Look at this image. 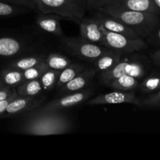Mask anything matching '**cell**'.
<instances>
[{
  "label": "cell",
  "instance_id": "cell-1",
  "mask_svg": "<svg viewBox=\"0 0 160 160\" xmlns=\"http://www.w3.org/2000/svg\"><path fill=\"white\" fill-rule=\"evenodd\" d=\"M14 130L20 134L36 136L63 134L73 130V122L62 112H34L20 116L14 124Z\"/></svg>",
  "mask_w": 160,
  "mask_h": 160
},
{
  "label": "cell",
  "instance_id": "cell-2",
  "mask_svg": "<svg viewBox=\"0 0 160 160\" xmlns=\"http://www.w3.org/2000/svg\"><path fill=\"white\" fill-rule=\"evenodd\" d=\"M98 10L120 20L142 39L151 35L160 23L158 14L131 10L114 4H107Z\"/></svg>",
  "mask_w": 160,
  "mask_h": 160
},
{
  "label": "cell",
  "instance_id": "cell-3",
  "mask_svg": "<svg viewBox=\"0 0 160 160\" xmlns=\"http://www.w3.org/2000/svg\"><path fill=\"white\" fill-rule=\"evenodd\" d=\"M42 13H55L79 25L87 11L86 0H31Z\"/></svg>",
  "mask_w": 160,
  "mask_h": 160
},
{
  "label": "cell",
  "instance_id": "cell-4",
  "mask_svg": "<svg viewBox=\"0 0 160 160\" xmlns=\"http://www.w3.org/2000/svg\"><path fill=\"white\" fill-rule=\"evenodd\" d=\"M148 70V62L145 56L136 52L123 55L120 61L109 70L98 73L99 82L103 85L122 75H130L141 79Z\"/></svg>",
  "mask_w": 160,
  "mask_h": 160
},
{
  "label": "cell",
  "instance_id": "cell-5",
  "mask_svg": "<svg viewBox=\"0 0 160 160\" xmlns=\"http://www.w3.org/2000/svg\"><path fill=\"white\" fill-rule=\"evenodd\" d=\"M60 45L62 49L78 59L86 62H93L98 57L109 51L102 45L88 42L81 37H64L60 38Z\"/></svg>",
  "mask_w": 160,
  "mask_h": 160
},
{
  "label": "cell",
  "instance_id": "cell-6",
  "mask_svg": "<svg viewBox=\"0 0 160 160\" xmlns=\"http://www.w3.org/2000/svg\"><path fill=\"white\" fill-rule=\"evenodd\" d=\"M38 48L33 41L22 36L0 34V59H15L38 52Z\"/></svg>",
  "mask_w": 160,
  "mask_h": 160
},
{
  "label": "cell",
  "instance_id": "cell-7",
  "mask_svg": "<svg viewBox=\"0 0 160 160\" xmlns=\"http://www.w3.org/2000/svg\"><path fill=\"white\" fill-rule=\"evenodd\" d=\"M102 31L104 34L106 48L123 54L138 52L148 48V44L142 38H130L123 34L107 31L102 26Z\"/></svg>",
  "mask_w": 160,
  "mask_h": 160
},
{
  "label": "cell",
  "instance_id": "cell-8",
  "mask_svg": "<svg viewBox=\"0 0 160 160\" xmlns=\"http://www.w3.org/2000/svg\"><path fill=\"white\" fill-rule=\"evenodd\" d=\"M93 95L92 89H83L79 92L63 95L62 97L43 103L32 110L34 112H61L63 109L77 106L88 99Z\"/></svg>",
  "mask_w": 160,
  "mask_h": 160
},
{
  "label": "cell",
  "instance_id": "cell-9",
  "mask_svg": "<svg viewBox=\"0 0 160 160\" xmlns=\"http://www.w3.org/2000/svg\"><path fill=\"white\" fill-rule=\"evenodd\" d=\"M45 96H17L8 104L6 110L0 115V118L20 117L34 110L45 102Z\"/></svg>",
  "mask_w": 160,
  "mask_h": 160
},
{
  "label": "cell",
  "instance_id": "cell-10",
  "mask_svg": "<svg viewBox=\"0 0 160 160\" xmlns=\"http://www.w3.org/2000/svg\"><path fill=\"white\" fill-rule=\"evenodd\" d=\"M141 98H137L135 92L130 91L115 90L109 93L102 94L98 96L95 97L88 102V106H98V105L106 104H123V103H129V104L135 105L140 106Z\"/></svg>",
  "mask_w": 160,
  "mask_h": 160
},
{
  "label": "cell",
  "instance_id": "cell-11",
  "mask_svg": "<svg viewBox=\"0 0 160 160\" xmlns=\"http://www.w3.org/2000/svg\"><path fill=\"white\" fill-rule=\"evenodd\" d=\"M92 17L95 19L107 31L123 34L130 38H141L129 27L109 14L97 10Z\"/></svg>",
  "mask_w": 160,
  "mask_h": 160
},
{
  "label": "cell",
  "instance_id": "cell-12",
  "mask_svg": "<svg viewBox=\"0 0 160 160\" xmlns=\"http://www.w3.org/2000/svg\"><path fill=\"white\" fill-rule=\"evenodd\" d=\"M80 37L88 42L106 47L105 37L102 31V26L92 17L84 16L79 23Z\"/></svg>",
  "mask_w": 160,
  "mask_h": 160
},
{
  "label": "cell",
  "instance_id": "cell-13",
  "mask_svg": "<svg viewBox=\"0 0 160 160\" xmlns=\"http://www.w3.org/2000/svg\"><path fill=\"white\" fill-rule=\"evenodd\" d=\"M95 75L96 73L93 67H86L83 71L78 73L73 79L60 88L58 93L61 95H63L83 90L93 80Z\"/></svg>",
  "mask_w": 160,
  "mask_h": 160
},
{
  "label": "cell",
  "instance_id": "cell-14",
  "mask_svg": "<svg viewBox=\"0 0 160 160\" xmlns=\"http://www.w3.org/2000/svg\"><path fill=\"white\" fill-rule=\"evenodd\" d=\"M61 20L63 19L57 14L41 12L36 18V24L41 31L61 38L65 36L60 24Z\"/></svg>",
  "mask_w": 160,
  "mask_h": 160
},
{
  "label": "cell",
  "instance_id": "cell-15",
  "mask_svg": "<svg viewBox=\"0 0 160 160\" xmlns=\"http://www.w3.org/2000/svg\"><path fill=\"white\" fill-rule=\"evenodd\" d=\"M46 56V53L42 52L29 53L23 56H19L15 59H12L6 64V67L20 70H25L45 61Z\"/></svg>",
  "mask_w": 160,
  "mask_h": 160
},
{
  "label": "cell",
  "instance_id": "cell-16",
  "mask_svg": "<svg viewBox=\"0 0 160 160\" xmlns=\"http://www.w3.org/2000/svg\"><path fill=\"white\" fill-rule=\"evenodd\" d=\"M123 55L125 54L112 49H109L106 53L102 55L95 62H93V68L96 74L107 71L113 67L121 59Z\"/></svg>",
  "mask_w": 160,
  "mask_h": 160
},
{
  "label": "cell",
  "instance_id": "cell-17",
  "mask_svg": "<svg viewBox=\"0 0 160 160\" xmlns=\"http://www.w3.org/2000/svg\"><path fill=\"white\" fill-rule=\"evenodd\" d=\"M111 4L117 5L131 10L152 12L158 15L160 14L159 10L153 0H115Z\"/></svg>",
  "mask_w": 160,
  "mask_h": 160
},
{
  "label": "cell",
  "instance_id": "cell-18",
  "mask_svg": "<svg viewBox=\"0 0 160 160\" xmlns=\"http://www.w3.org/2000/svg\"><path fill=\"white\" fill-rule=\"evenodd\" d=\"M86 68L85 65L81 62H71L68 67H65L60 70L59 78H58L57 83H56V88L59 90L60 88H62L64 84L73 79L74 77H76L78 73Z\"/></svg>",
  "mask_w": 160,
  "mask_h": 160
},
{
  "label": "cell",
  "instance_id": "cell-19",
  "mask_svg": "<svg viewBox=\"0 0 160 160\" xmlns=\"http://www.w3.org/2000/svg\"><path fill=\"white\" fill-rule=\"evenodd\" d=\"M0 70H1L2 81L5 86L16 88L17 86L25 81L23 70L9 68L6 67L3 69H0Z\"/></svg>",
  "mask_w": 160,
  "mask_h": 160
},
{
  "label": "cell",
  "instance_id": "cell-20",
  "mask_svg": "<svg viewBox=\"0 0 160 160\" xmlns=\"http://www.w3.org/2000/svg\"><path fill=\"white\" fill-rule=\"evenodd\" d=\"M138 79L130 75H122L119 78H115L106 84V87H109L114 90L130 91L138 88Z\"/></svg>",
  "mask_w": 160,
  "mask_h": 160
},
{
  "label": "cell",
  "instance_id": "cell-21",
  "mask_svg": "<svg viewBox=\"0 0 160 160\" xmlns=\"http://www.w3.org/2000/svg\"><path fill=\"white\" fill-rule=\"evenodd\" d=\"M19 96H38L43 92L39 79L27 80L16 88Z\"/></svg>",
  "mask_w": 160,
  "mask_h": 160
},
{
  "label": "cell",
  "instance_id": "cell-22",
  "mask_svg": "<svg viewBox=\"0 0 160 160\" xmlns=\"http://www.w3.org/2000/svg\"><path fill=\"white\" fill-rule=\"evenodd\" d=\"M45 62L48 69L62 70L71 63V59L59 52H50L47 54Z\"/></svg>",
  "mask_w": 160,
  "mask_h": 160
},
{
  "label": "cell",
  "instance_id": "cell-23",
  "mask_svg": "<svg viewBox=\"0 0 160 160\" xmlns=\"http://www.w3.org/2000/svg\"><path fill=\"white\" fill-rule=\"evenodd\" d=\"M30 11L31 9L26 7L10 4L0 0V18L13 17L21 14H25Z\"/></svg>",
  "mask_w": 160,
  "mask_h": 160
},
{
  "label": "cell",
  "instance_id": "cell-24",
  "mask_svg": "<svg viewBox=\"0 0 160 160\" xmlns=\"http://www.w3.org/2000/svg\"><path fill=\"white\" fill-rule=\"evenodd\" d=\"M59 73H60V70L48 69L42 73V76L39 78V80L42 84L43 91L49 92L56 88Z\"/></svg>",
  "mask_w": 160,
  "mask_h": 160
},
{
  "label": "cell",
  "instance_id": "cell-25",
  "mask_svg": "<svg viewBox=\"0 0 160 160\" xmlns=\"http://www.w3.org/2000/svg\"><path fill=\"white\" fill-rule=\"evenodd\" d=\"M139 89L143 93H152L160 89V75L152 73L147 77L138 85Z\"/></svg>",
  "mask_w": 160,
  "mask_h": 160
},
{
  "label": "cell",
  "instance_id": "cell-26",
  "mask_svg": "<svg viewBox=\"0 0 160 160\" xmlns=\"http://www.w3.org/2000/svg\"><path fill=\"white\" fill-rule=\"evenodd\" d=\"M48 69V66L45 62V61L40 62L38 65L34 66V67L28 68L27 70H23V77L24 80H33V79H39L42 73Z\"/></svg>",
  "mask_w": 160,
  "mask_h": 160
},
{
  "label": "cell",
  "instance_id": "cell-27",
  "mask_svg": "<svg viewBox=\"0 0 160 160\" xmlns=\"http://www.w3.org/2000/svg\"><path fill=\"white\" fill-rule=\"evenodd\" d=\"M141 108H159L160 107V89L149 96L142 98L140 101Z\"/></svg>",
  "mask_w": 160,
  "mask_h": 160
},
{
  "label": "cell",
  "instance_id": "cell-28",
  "mask_svg": "<svg viewBox=\"0 0 160 160\" xmlns=\"http://www.w3.org/2000/svg\"><path fill=\"white\" fill-rule=\"evenodd\" d=\"M115 0H86L87 2V10H98L107 4H111Z\"/></svg>",
  "mask_w": 160,
  "mask_h": 160
},
{
  "label": "cell",
  "instance_id": "cell-29",
  "mask_svg": "<svg viewBox=\"0 0 160 160\" xmlns=\"http://www.w3.org/2000/svg\"><path fill=\"white\" fill-rule=\"evenodd\" d=\"M1 1L6 2L10 3V4L17 5V6L26 7L31 10H36V7L34 2L31 0H1Z\"/></svg>",
  "mask_w": 160,
  "mask_h": 160
},
{
  "label": "cell",
  "instance_id": "cell-30",
  "mask_svg": "<svg viewBox=\"0 0 160 160\" xmlns=\"http://www.w3.org/2000/svg\"><path fill=\"white\" fill-rule=\"evenodd\" d=\"M16 92H17L16 88H9L8 86H4V87L1 88H0V102L8 98Z\"/></svg>",
  "mask_w": 160,
  "mask_h": 160
},
{
  "label": "cell",
  "instance_id": "cell-31",
  "mask_svg": "<svg viewBox=\"0 0 160 160\" xmlns=\"http://www.w3.org/2000/svg\"><path fill=\"white\" fill-rule=\"evenodd\" d=\"M148 42L150 43L156 45H160V28H156L151 35L148 36Z\"/></svg>",
  "mask_w": 160,
  "mask_h": 160
},
{
  "label": "cell",
  "instance_id": "cell-32",
  "mask_svg": "<svg viewBox=\"0 0 160 160\" xmlns=\"http://www.w3.org/2000/svg\"><path fill=\"white\" fill-rule=\"evenodd\" d=\"M17 96H18V94H17V92H16L15 93L12 94V95H11V96H9L8 98H6V99L2 100V101L0 102V115H1V114L5 110H6L8 104H9V103L10 102L12 99H14L15 98H17Z\"/></svg>",
  "mask_w": 160,
  "mask_h": 160
},
{
  "label": "cell",
  "instance_id": "cell-33",
  "mask_svg": "<svg viewBox=\"0 0 160 160\" xmlns=\"http://www.w3.org/2000/svg\"><path fill=\"white\" fill-rule=\"evenodd\" d=\"M152 59L153 62L156 66L160 67V48L152 53Z\"/></svg>",
  "mask_w": 160,
  "mask_h": 160
},
{
  "label": "cell",
  "instance_id": "cell-34",
  "mask_svg": "<svg viewBox=\"0 0 160 160\" xmlns=\"http://www.w3.org/2000/svg\"><path fill=\"white\" fill-rule=\"evenodd\" d=\"M153 1H154L156 7L158 8V9H159V12H160V0H153Z\"/></svg>",
  "mask_w": 160,
  "mask_h": 160
},
{
  "label": "cell",
  "instance_id": "cell-35",
  "mask_svg": "<svg viewBox=\"0 0 160 160\" xmlns=\"http://www.w3.org/2000/svg\"><path fill=\"white\" fill-rule=\"evenodd\" d=\"M4 84H3L2 81V78H1V70H0V88L2 87H4Z\"/></svg>",
  "mask_w": 160,
  "mask_h": 160
}]
</instances>
